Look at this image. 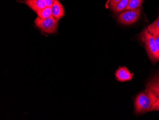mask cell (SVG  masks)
I'll return each mask as SVG.
<instances>
[{
  "mask_svg": "<svg viewBox=\"0 0 159 120\" xmlns=\"http://www.w3.org/2000/svg\"><path fill=\"white\" fill-rule=\"evenodd\" d=\"M129 2V0H121L113 12L117 13L126 10Z\"/></svg>",
  "mask_w": 159,
  "mask_h": 120,
  "instance_id": "obj_12",
  "label": "cell"
},
{
  "mask_svg": "<svg viewBox=\"0 0 159 120\" xmlns=\"http://www.w3.org/2000/svg\"><path fill=\"white\" fill-rule=\"evenodd\" d=\"M139 39L144 44L147 54L151 61L155 64L159 61V53L156 47L155 40L152 34L147 28L140 33Z\"/></svg>",
  "mask_w": 159,
  "mask_h": 120,
  "instance_id": "obj_2",
  "label": "cell"
},
{
  "mask_svg": "<svg viewBox=\"0 0 159 120\" xmlns=\"http://www.w3.org/2000/svg\"><path fill=\"white\" fill-rule=\"evenodd\" d=\"M152 35L155 40L156 47L159 53V33H153Z\"/></svg>",
  "mask_w": 159,
  "mask_h": 120,
  "instance_id": "obj_14",
  "label": "cell"
},
{
  "mask_svg": "<svg viewBox=\"0 0 159 120\" xmlns=\"http://www.w3.org/2000/svg\"><path fill=\"white\" fill-rule=\"evenodd\" d=\"M55 0H44L45 5L47 7H51L54 3Z\"/></svg>",
  "mask_w": 159,
  "mask_h": 120,
  "instance_id": "obj_16",
  "label": "cell"
},
{
  "mask_svg": "<svg viewBox=\"0 0 159 120\" xmlns=\"http://www.w3.org/2000/svg\"><path fill=\"white\" fill-rule=\"evenodd\" d=\"M144 0H129L126 10L135 9L140 8Z\"/></svg>",
  "mask_w": 159,
  "mask_h": 120,
  "instance_id": "obj_10",
  "label": "cell"
},
{
  "mask_svg": "<svg viewBox=\"0 0 159 120\" xmlns=\"http://www.w3.org/2000/svg\"><path fill=\"white\" fill-rule=\"evenodd\" d=\"M52 16L59 21L65 15L64 7L58 0H55L52 6Z\"/></svg>",
  "mask_w": 159,
  "mask_h": 120,
  "instance_id": "obj_8",
  "label": "cell"
},
{
  "mask_svg": "<svg viewBox=\"0 0 159 120\" xmlns=\"http://www.w3.org/2000/svg\"><path fill=\"white\" fill-rule=\"evenodd\" d=\"M156 100L150 90L146 89L145 90L138 94L135 100V112L137 115L143 114L151 111V108Z\"/></svg>",
  "mask_w": 159,
  "mask_h": 120,
  "instance_id": "obj_1",
  "label": "cell"
},
{
  "mask_svg": "<svg viewBox=\"0 0 159 120\" xmlns=\"http://www.w3.org/2000/svg\"><path fill=\"white\" fill-rule=\"evenodd\" d=\"M146 89L153 94L157 101L159 100V73L149 80L146 84Z\"/></svg>",
  "mask_w": 159,
  "mask_h": 120,
  "instance_id": "obj_5",
  "label": "cell"
},
{
  "mask_svg": "<svg viewBox=\"0 0 159 120\" xmlns=\"http://www.w3.org/2000/svg\"><path fill=\"white\" fill-rule=\"evenodd\" d=\"M141 7L135 9L126 10L120 13L118 21L122 25H129L138 20L141 12Z\"/></svg>",
  "mask_w": 159,
  "mask_h": 120,
  "instance_id": "obj_4",
  "label": "cell"
},
{
  "mask_svg": "<svg viewBox=\"0 0 159 120\" xmlns=\"http://www.w3.org/2000/svg\"><path fill=\"white\" fill-rule=\"evenodd\" d=\"M38 17L42 19L47 18L52 16L51 7H47L36 12Z\"/></svg>",
  "mask_w": 159,
  "mask_h": 120,
  "instance_id": "obj_9",
  "label": "cell"
},
{
  "mask_svg": "<svg viewBox=\"0 0 159 120\" xmlns=\"http://www.w3.org/2000/svg\"><path fill=\"white\" fill-rule=\"evenodd\" d=\"M134 76L133 73H131L125 67H120L115 72V76L117 80L120 82L131 80L133 79Z\"/></svg>",
  "mask_w": 159,
  "mask_h": 120,
  "instance_id": "obj_6",
  "label": "cell"
},
{
  "mask_svg": "<svg viewBox=\"0 0 159 120\" xmlns=\"http://www.w3.org/2000/svg\"><path fill=\"white\" fill-rule=\"evenodd\" d=\"M120 1L121 0H109L108 2V4L110 9L112 11H114Z\"/></svg>",
  "mask_w": 159,
  "mask_h": 120,
  "instance_id": "obj_13",
  "label": "cell"
},
{
  "mask_svg": "<svg viewBox=\"0 0 159 120\" xmlns=\"http://www.w3.org/2000/svg\"><path fill=\"white\" fill-rule=\"evenodd\" d=\"M19 1L26 4L36 12L46 7L44 0H19Z\"/></svg>",
  "mask_w": 159,
  "mask_h": 120,
  "instance_id": "obj_7",
  "label": "cell"
},
{
  "mask_svg": "<svg viewBox=\"0 0 159 120\" xmlns=\"http://www.w3.org/2000/svg\"><path fill=\"white\" fill-rule=\"evenodd\" d=\"M159 111V100H157L153 104L151 108V111Z\"/></svg>",
  "mask_w": 159,
  "mask_h": 120,
  "instance_id": "obj_15",
  "label": "cell"
},
{
  "mask_svg": "<svg viewBox=\"0 0 159 120\" xmlns=\"http://www.w3.org/2000/svg\"><path fill=\"white\" fill-rule=\"evenodd\" d=\"M36 26L42 32L46 34H53L57 31L58 26V21L54 17L42 19L37 17L34 21Z\"/></svg>",
  "mask_w": 159,
  "mask_h": 120,
  "instance_id": "obj_3",
  "label": "cell"
},
{
  "mask_svg": "<svg viewBox=\"0 0 159 120\" xmlns=\"http://www.w3.org/2000/svg\"><path fill=\"white\" fill-rule=\"evenodd\" d=\"M147 29L151 34L159 33V14L158 18L153 23L149 25L147 27Z\"/></svg>",
  "mask_w": 159,
  "mask_h": 120,
  "instance_id": "obj_11",
  "label": "cell"
}]
</instances>
